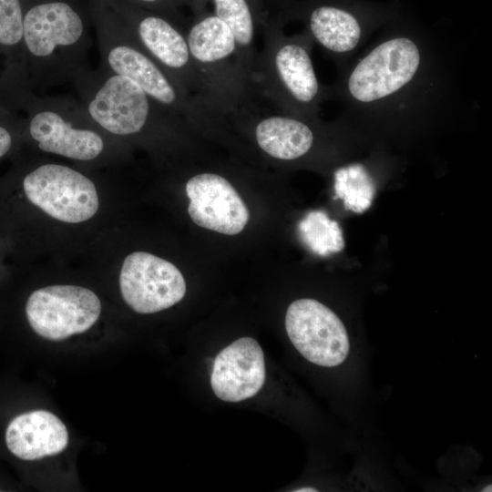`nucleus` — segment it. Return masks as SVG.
<instances>
[{
  "label": "nucleus",
  "instance_id": "1",
  "mask_svg": "<svg viewBox=\"0 0 492 492\" xmlns=\"http://www.w3.org/2000/svg\"><path fill=\"white\" fill-rule=\"evenodd\" d=\"M451 63L437 39L410 28L386 30L344 67L328 96L348 122L383 130H411L446 115L452 103Z\"/></svg>",
  "mask_w": 492,
  "mask_h": 492
},
{
  "label": "nucleus",
  "instance_id": "2",
  "mask_svg": "<svg viewBox=\"0 0 492 492\" xmlns=\"http://www.w3.org/2000/svg\"><path fill=\"white\" fill-rule=\"evenodd\" d=\"M20 109L26 116L24 131L41 151L82 162L99 159L106 152L110 136L75 97L31 92Z\"/></svg>",
  "mask_w": 492,
  "mask_h": 492
},
{
  "label": "nucleus",
  "instance_id": "3",
  "mask_svg": "<svg viewBox=\"0 0 492 492\" xmlns=\"http://www.w3.org/2000/svg\"><path fill=\"white\" fill-rule=\"evenodd\" d=\"M98 68L128 77L153 100L170 110H180L179 84L146 52L130 29L105 13L96 16Z\"/></svg>",
  "mask_w": 492,
  "mask_h": 492
},
{
  "label": "nucleus",
  "instance_id": "4",
  "mask_svg": "<svg viewBox=\"0 0 492 492\" xmlns=\"http://www.w3.org/2000/svg\"><path fill=\"white\" fill-rule=\"evenodd\" d=\"M26 200L51 218L81 223L98 210L94 182L82 172L57 163H45L28 171L22 180Z\"/></svg>",
  "mask_w": 492,
  "mask_h": 492
},
{
  "label": "nucleus",
  "instance_id": "5",
  "mask_svg": "<svg viewBox=\"0 0 492 492\" xmlns=\"http://www.w3.org/2000/svg\"><path fill=\"white\" fill-rule=\"evenodd\" d=\"M25 312L37 335L61 341L90 329L100 316L101 302L87 288L56 284L34 291L26 302Z\"/></svg>",
  "mask_w": 492,
  "mask_h": 492
},
{
  "label": "nucleus",
  "instance_id": "6",
  "mask_svg": "<svg viewBox=\"0 0 492 492\" xmlns=\"http://www.w3.org/2000/svg\"><path fill=\"white\" fill-rule=\"evenodd\" d=\"M285 329L296 350L314 364L337 366L349 354L350 342L343 322L314 299H299L289 305Z\"/></svg>",
  "mask_w": 492,
  "mask_h": 492
},
{
  "label": "nucleus",
  "instance_id": "7",
  "mask_svg": "<svg viewBox=\"0 0 492 492\" xmlns=\"http://www.w3.org/2000/svg\"><path fill=\"white\" fill-rule=\"evenodd\" d=\"M119 288L125 302L138 313L166 310L186 293L180 271L169 261L145 251H135L125 258Z\"/></svg>",
  "mask_w": 492,
  "mask_h": 492
},
{
  "label": "nucleus",
  "instance_id": "8",
  "mask_svg": "<svg viewBox=\"0 0 492 492\" xmlns=\"http://www.w3.org/2000/svg\"><path fill=\"white\" fill-rule=\"evenodd\" d=\"M311 39H279L272 55V68L278 96L291 115H317L328 90L320 84L310 55Z\"/></svg>",
  "mask_w": 492,
  "mask_h": 492
},
{
  "label": "nucleus",
  "instance_id": "9",
  "mask_svg": "<svg viewBox=\"0 0 492 492\" xmlns=\"http://www.w3.org/2000/svg\"><path fill=\"white\" fill-rule=\"evenodd\" d=\"M188 212L198 226L226 235L240 233L249 210L233 186L215 173H200L186 183Z\"/></svg>",
  "mask_w": 492,
  "mask_h": 492
},
{
  "label": "nucleus",
  "instance_id": "10",
  "mask_svg": "<svg viewBox=\"0 0 492 492\" xmlns=\"http://www.w3.org/2000/svg\"><path fill=\"white\" fill-rule=\"evenodd\" d=\"M262 349L251 337L240 338L216 356L210 385L217 397L227 402H240L254 396L265 381Z\"/></svg>",
  "mask_w": 492,
  "mask_h": 492
},
{
  "label": "nucleus",
  "instance_id": "11",
  "mask_svg": "<svg viewBox=\"0 0 492 492\" xmlns=\"http://www.w3.org/2000/svg\"><path fill=\"white\" fill-rule=\"evenodd\" d=\"M375 26L365 15L334 5L315 7L308 20L311 40L336 63L338 70L364 48Z\"/></svg>",
  "mask_w": 492,
  "mask_h": 492
},
{
  "label": "nucleus",
  "instance_id": "12",
  "mask_svg": "<svg viewBox=\"0 0 492 492\" xmlns=\"http://www.w3.org/2000/svg\"><path fill=\"white\" fill-rule=\"evenodd\" d=\"M5 443L15 457L37 460L61 453L68 444V432L56 415L34 410L15 416L8 423Z\"/></svg>",
  "mask_w": 492,
  "mask_h": 492
},
{
  "label": "nucleus",
  "instance_id": "13",
  "mask_svg": "<svg viewBox=\"0 0 492 492\" xmlns=\"http://www.w3.org/2000/svg\"><path fill=\"white\" fill-rule=\"evenodd\" d=\"M128 26L146 52L178 83V76L187 69L191 58L180 32L157 15L143 16Z\"/></svg>",
  "mask_w": 492,
  "mask_h": 492
},
{
  "label": "nucleus",
  "instance_id": "14",
  "mask_svg": "<svg viewBox=\"0 0 492 492\" xmlns=\"http://www.w3.org/2000/svg\"><path fill=\"white\" fill-rule=\"evenodd\" d=\"M314 129L306 118L274 115L257 124L255 138L259 147L271 157L295 160L312 150L316 138Z\"/></svg>",
  "mask_w": 492,
  "mask_h": 492
},
{
  "label": "nucleus",
  "instance_id": "15",
  "mask_svg": "<svg viewBox=\"0 0 492 492\" xmlns=\"http://www.w3.org/2000/svg\"><path fill=\"white\" fill-rule=\"evenodd\" d=\"M186 40L190 57L203 64L221 61L231 56L237 47L231 30L216 15L194 25Z\"/></svg>",
  "mask_w": 492,
  "mask_h": 492
},
{
  "label": "nucleus",
  "instance_id": "16",
  "mask_svg": "<svg viewBox=\"0 0 492 492\" xmlns=\"http://www.w3.org/2000/svg\"><path fill=\"white\" fill-rule=\"evenodd\" d=\"M335 198L355 213L364 212L375 194L374 179L365 164L354 162L339 167L333 173Z\"/></svg>",
  "mask_w": 492,
  "mask_h": 492
},
{
  "label": "nucleus",
  "instance_id": "17",
  "mask_svg": "<svg viewBox=\"0 0 492 492\" xmlns=\"http://www.w3.org/2000/svg\"><path fill=\"white\" fill-rule=\"evenodd\" d=\"M298 233L304 245L320 256H328L344 248L339 224L323 210L309 211L298 223Z\"/></svg>",
  "mask_w": 492,
  "mask_h": 492
},
{
  "label": "nucleus",
  "instance_id": "18",
  "mask_svg": "<svg viewBox=\"0 0 492 492\" xmlns=\"http://www.w3.org/2000/svg\"><path fill=\"white\" fill-rule=\"evenodd\" d=\"M216 16L231 30L237 46L248 47L253 38V21L246 0H214Z\"/></svg>",
  "mask_w": 492,
  "mask_h": 492
},
{
  "label": "nucleus",
  "instance_id": "19",
  "mask_svg": "<svg viewBox=\"0 0 492 492\" xmlns=\"http://www.w3.org/2000/svg\"><path fill=\"white\" fill-rule=\"evenodd\" d=\"M15 115L14 109L0 104V159L11 151L17 132L24 130V120Z\"/></svg>",
  "mask_w": 492,
  "mask_h": 492
},
{
  "label": "nucleus",
  "instance_id": "20",
  "mask_svg": "<svg viewBox=\"0 0 492 492\" xmlns=\"http://www.w3.org/2000/svg\"><path fill=\"white\" fill-rule=\"evenodd\" d=\"M294 491H297V492H306V491H317L316 489L313 488V487H302V488H299V489H296Z\"/></svg>",
  "mask_w": 492,
  "mask_h": 492
},
{
  "label": "nucleus",
  "instance_id": "21",
  "mask_svg": "<svg viewBox=\"0 0 492 492\" xmlns=\"http://www.w3.org/2000/svg\"><path fill=\"white\" fill-rule=\"evenodd\" d=\"M138 1H141V2H144V3H155L159 0H138Z\"/></svg>",
  "mask_w": 492,
  "mask_h": 492
},
{
  "label": "nucleus",
  "instance_id": "22",
  "mask_svg": "<svg viewBox=\"0 0 492 492\" xmlns=\"http://www.w3.org/2000/svg\"><path fill=\"white\" fill-rule=\"evenodd\" d=\"M491 487H492V486L489 485L485 489H483L482 491H489L490 492L492 490Z\"/></svg>",
  "mask_w": 492,
  "mask_h": 492
}]
</instances>
